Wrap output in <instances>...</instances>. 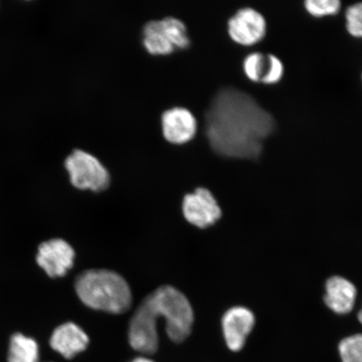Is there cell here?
I'll use <instances>...</instances> for the list:
<instances>
[{
	"label": "cell",
	"mask_w": 362,
	"mask_h": 362,
	"mask_svg": "<svg viewBox=\"0 0 362 362\" xmlns=\"http://www.w3.org/2000/svg\"><path fill=\"white\" fill-rule=\"evenodd\" d=\"M274 129L273 116L250 95L234 88H221L206 112L208 140L226 157L257 160Z\"/></svg>",
	"instance_id": "obj_1"
},
{
	"label": "cell",
	"mask_w": 362,
	"mask_h": 362,
	"mask_svg": "<svg viewBox=\"0 0 362 362\" xmlns=\"http://www.w3.org/2000/svg\"><path fill=\"white\" fill-rule=\"evenodd\" d=\"M158 318L165 320L166 333L173 342L184 341L192 332L191 304L178 289L167 285L144 298L130 320L129 341L134 351L148 355L158 350Z\"/></svg>",
	"instance_id": "obj_2"
},
{
	"label": "cell",
	"mask_w": 362,
	"mask_h": 362,
	"mask_svg": "<svg viewBox=\"0 0 362 362\" xmlns=\"http://www.w3.org/2000/svg\"><path fill=\"white\" fill-rule=\"evenodd\" d=\"M76 291L83 304L110 314H123L132 305V293L126 280L115 272L90 269L76 280Z\"/></svg>",
	"instance_id": "obj_3"
},
{
	"label": "cell",
	"mask_w": 362,
	"mask_h": 362,
	"mask_svg": "<svg viewBox=\"0 0 362 362\" xmlns=\"http://www.w3.org/2000/svg\"><path fill=\"white\" fill-rule=\"evenodd\" d=\"M143 44L153 55H166L175 48H187L189 40L187 26L174 17L148 21L143 29Z\"/></svg>",
	"instance_id": "obj_4"
},
{
	"label": "cell",
	"mask_w": 362,
	"mask_h": 362,
	"mask_svg": "<svg viewBox=\"0 0 362 362\" xmlns=\"http://www.w3.org/2000/svg\"><path fill=\"white\" fill-rule=\"evenodd\" d=\"M65 165L76 188L98 192L110 185V175L105 166L90 153L75 149L66 158Z\"/></svg>",
	"instance_id": "obj_5"
},
{
	"label": "cell",
	"mask_w": 362,
	"mask_h": 362,
	"mask_svg": "<svg viewBox=\"0 0 362 362\" xmlns=\"http://www.w3.org/2000/svg\"><path fill=\"white\" fill-rule=\"evenodd\" d=\"M183 214L189 223L197 228H206L221 218V210L210 191L198 188L194 193L185 197Z\"/></svg>",
	"instance_id": "obj_6"
},
{
	"label": "cell",
	"mask_w": 362,
	"mask_h": 362,
	"mask_svg": "<svg viewBox=\"0 0 362 362\" xmlns=\"http://www.w3.org/2000/svg\"><path fill=\"white\" fill-rule=\"evenodd\" d=\"M75 252L62 239H52L40 244L36 261L49 277H63L74 264Z\"/></svg>",
	"instance_id": "obj_7"
},
{
	"label": "cell",
	"mask_w": 362,
	"mask_h": 362,
	"mask_svg": "<svg viewBox=\"0 0 362 362\" xmlns=\"http://www.w3.org/2000/svg\"><path fill=\"white\" fill-rule=\"evenodd\" d=\"M266 30L264 17L252 8H242L228 21L230 38L243 45H252L261 42Z\"/></svg>",
	"instance_id": "obj_8"
},
{
	"label": "cell",
	"mask_w": 362,
	"mask_h": 362,
	"mask_svg": "<svg viewBox=\"0 0 362 362\" xmlns=\"http://www.w3.org/2000/svg\"><path fill=\"white\" fill-rule=\"evenodd\" d=\"M225 342L228 349L238 352L245 346L255 325V316L247 308L238 306L226 312L221 320Z\"/></svg>",
	"instance_id": "obj_9"
},
{
	"label": "cell",
	"mask_w": 362,
	"mask_h": 362,
	"mask_svg": "<svg viewBox=\"0 0 362 362\" xmlns=\"http://www.w3.org/2000/svg\"><path fill=\"white\" fill-rule=\"evenodd\" d=\"M163 133L168 141L182 144L189 141L197 132V120L191 111L176 107L162 115Z\"/></svg>",
	"instance_id": "obj_10"
},
{
	"label": "cell",
	"mask_w": 362,
	"mask_h": 362,
	"mask_svg": "<svg viewBox=\"0 0 362 362\" xmlns=\"http://www.w3.org/2000/svg\"><path fill=\"white\" fill-rule=\"evenodd\" d=\"M89 338L83 329L74 323H65L54 330L49 346L66 360L87 349Z\"/></svg>",
	"instance_id": "obj_11"
},
{
	"label": "cell",
	"mask_w": 362,
	"mask_h": 362,
	"mask_svg": "<svg viewBox=\"0 0 362 362\" xmlns=\"http://www.w3.org/2000/svg\"><path fill=\"white\" fill-rule=\"evenodd\" d=\"M243 70L248 79L255 83L275 84L282 79L284 65L277 57L255 52L243 62Z\"/></svg>",
	"instance_id": "obj_12"
},
{
	"label": "cell",
	"mask_w": 362,
	"mask_h": 362,
	"mask_svg": "<svg viewBox=\"0 0 362 362\" xmlns=\"http://www.w3.org/2000/svg\"><path fill=\"white\" fill-rule=\"evenodd\" d=\"M325 305L334 313L349 314L354 308L357 292L355 285L349 280L334 276L325 284Z\"/></svg>",
	"instance_id": "obj_13"
},
{
	"label": "cell",
	"mask_w": 362,
	"mask_h": 362,
	"mask_svg": "<svg viewBox=\"0 0 362 362\" xmlns=\"http://www.w3.org/2000/svg\"><path fill=\"white\" fill-rule=\"evenodd\" d=\"M8 362H40V347L33 338L13 334L8 345Z\"/></svg>",
	"instance_id": "obj_14"
},
{
	"label": "cell",
	"mask_w": 362,
	"mask_h": 362,
	"mask_svg": "<svg viewBox=\"0 0 362 362\" xmlns=\"http://www.w3.org/2000/svg\"><path fill=\"white\" fill-rule=\"evenodd\" d=\"M338 351L341 362H362V334L343 339Z\"/></svg>",
	"instance_id": "obj_15"
},
{
	"label": "cell",
	"mask_w": 362,
	"mask_h": 362,
	"mask_svg": "<svg viewBox=\"0 0 362 362\" xmlns=\"http://www.w3.org/2000/svg\"><path fill=\"white\" fill-rule=\"evenodd\" d=\"M339 0H307L305 7L312 16L324 17L334 16L341 10Z\"/></svg>",
	"instance_id": "obj_16"
},
{
	"label": "cell",
	"mask_w": 362,
	"mask_h": 362,
	"mask_svg": "<svg viewBox=\"0 0 362 362\" xmlns=\"http://www.w3.org/2000/svg\"><path fill=\"white\" fill-rule=\"evenodd\" d=\"M348 33L356 38H362V3L353 4L346 12Z\"/></svg>",
	"instance_id": "obj_17"
},
{
	"label": "cell",
	"mask_w": 362,
	"mask_h": 362,
	"mask_svg": "<svg viewBox=\"0 0 362 362\" xmlns=\"http://www.w3.org/2000/svg\"><path fill=\"white\" fill-rule=\"evenodd\" d=\"M130 362H156V361H153L151 359H149V358H148V357H146V356H139V357H137V358H135L133 361H131Z\"/></svg>",
	"instance_id": "obj_18"
},
{
	"label": "cell",
	"mask_w": 362,
	"mask_h": 362,
	"mask_svg": "<svg viewBox=\"0 0 362 362\" xmlns=\"http://www.w3.org/2000/svg\"><path fill=\"white\" fill-rule=\"evenodd\" d=\"M358 320L360 321V323L362 325V309L358 313Z\"/></svg>",
	"instance_id": "obj_19"
},
{
	"label": "cell",
	"mask_w": 362,
	"mask_h": 362,
	"mask_svg": "<svg viewBox=\"0 0 362 362\" xmlns=\"http://www.w3.org/2000/svg\"><path fill=\"white\" fill-rule=\"evenodd\" d=\"M49 362H51V361H49Z\"/></svg>",
	"instance_id": "obj_20"
}]
</instances>
